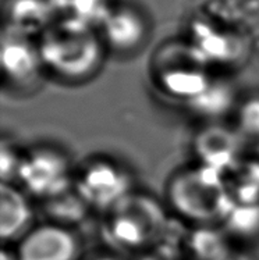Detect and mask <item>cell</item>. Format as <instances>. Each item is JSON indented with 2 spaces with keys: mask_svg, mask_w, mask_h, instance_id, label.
Wrapping results in <instances>:
<instances>
[{
  "mask_svg": "<svg viewBox=\"0 0 259 260\" xmlns=\"http://www.w3.org/2000/svg\"><path fill=\"white\" fill-rule=\"evenodd\" d=\"M166 197L181 220L195 225L222 223L234 205L226 174L198 163L170 177Z\"/></svg>",
  "mask_w": 259,
  "mask_h": 260,
  "instance_id": "cell-1",
  "label": "cell"
},
{
  "mask_svg": "<svg viewBox=\"0 0 259 260\" xmlns=\"http://www.w3.org/2000/svg\"><path fill=\"white\" fill-rule=\"evenodd\" d=\"M45 70L66 82H82L99 71L106 45L96 29L57 21L38 41Z\"/></svg>",
  "mask_w": 259,
  "mask_h": 260,
  "instance_id": "cell-2",
  "label": "cell"
},
{
  "mask_svg": "<svg viewBox=\"0 0 259 260\" xmlns=\"http://www.w3.org/2000/svg\"><path fill=\"white\" fill-rule=\"evenodd\" d=\"M106 230L114 245L145 253L163 239L167 216L163 206L151 195L131 192L107 212Z\"/></svg>",
  "mask_w": 259,
  "mask_h": 260,
  "instance_id": "cell-3",
  "label": "cell"
},
{
  "mask_svg": "<svg viewBox=\"0 0 259 260\" xmlns=\"http://www.w3.org/2000/svg\"><path fill=\"white\" fill-rule=\"evenodd\" d=\"M73 166L63 150L53 146H37L22 154L16 185L41 202L74 188Z\"/></svg>",
  "mask_w": 259,
  "mask_h": 260,
  "instance_id": "cell-4",
  "label": "cell"
},
{
  "mask_svg": "<svg viewBox=\"0 0 259 260\" xmlns=\"http://www.w3.org/2000/svg\"><path fill=\"white\" fill-rule=\"evenodd\" d=\"M74 189L91 209L106 213L134 192L131 177L123 166L105 157L88 160L75 171Z\"/></svg>",
  "mask_w": 259,
  "mask_h": 260,
  "instance_id": "cell-5",
  "label": "cell"
},
{
  "mask_svg": "<svg viewBox=\"0 0 259 260\" xmlns=\"http://www.w3.org/2000/svg\"><path fill=\"white\" fill-rule=\"evenodd\" d=\"M154 75L155 82L166 95L187 105L201 95L212 80L199 58L175 50L162 53L155 60Z\"/></svg>",
  "mask_w": 259,
  "mask_h": 260,
  "instance_id": "cell-6",
  "label": "cell"
},
{
  "mask_svg": "<svg viewBox=\"0 0 259 260\" xmlns=\"http://www.w3.org/2000/svg\"><path fill=\"white\" fill-rule=\"evenodd\" d=\"M16 252L20 260H79L82 242L75 229L46 221L28 231Z\"/></svg>",
  "mask_w": 259,
  "mask_h": 260,
  "instance_id": "cell-7",
  "label": "cell"
},
{
  "mask_svg": "<svg viewBox=\"0 0 259 260\" xmlns=\"http://www.w3.org/2000/svg\"><path fill=\"white\" fill-rule=\"evenodd\" d=\"M245 141L234 127L211 122L201 128L192 141L196 163L227 175L243 160Z\"/></svg>",
  "mask_w": 259,
  "mask_h": 260,
  "instance_id": "cell-8",
  "label": "cell"
},
{
  "mask_svg": "<svg viewBox=\"0 0 259 260\" xmlns=\"http://www.w3.org/2000/svg\"><path fill=\"white\" fill-rule=\"evenodd\" d=\"M45 70L38 42L31 37L9 29L2 42V71L5 82L14 88L34 84Z\"/></svg>",
  "mask_w": 259,
  "mask_h": 260,
  "instance_id": "cell-9",
  "label": "cell"
},
{
  "mask_svg": "<svg viewBox=\"0 0 259 260\" xmlns=\"http://www.w3.org/2000/svg\"><path fill=\"white\" fill-rule=\"evenodd\" d=\"M147 18L132 6L113 7L101 27V37L106 48L122 54L134 53L148 39Z\"/></svg>",
  "mask_w": 259,
  "mask_h": 260,
  "instance_id": "cell-10",
  "label": "cell"
},
{
  "mask_svg": "<svg viewBox=\"0 0 259 260\" xmlns=\"http://www.w3.org/2000/svg\"><path fill=\"white\" fill-rule=\"evenodd\" d=\"M34 227V209L28 195L16 184H2L0 237L3 244L20 241Z\"/></svg>",
  "mask_w": 259,
  "mask_h": 260,
  "instance_id": "cell-11",
  "label": "cell"
},
{
  "mask_svg": "<svg viewBox=\"0 0 259 260\" xmlns=\"http://www.w3.org/2000/svg\"><path fill=\"white\" fill-rule=\"evenodd\" d=\"M238 101L240 99L230 82L212 78L205 90L194 101H191L188 106L198 116L216 120L228 113L233 114Z\"/></svg>",
  "mask_w": 259,
  "mask_h": 260,
  "instance_id": "cell-12",
  "label": "cell"
},
{
  "mask_svg": "<svg viewBox=\"0 0 259 260\" xmlns=\"http://www.w3.org/2000/svg\"><path fill=\"white\" fill-rule=\"evenodd\" d=\"M230 237L213 225H198L184 242L187 253L194 260H227L233 255Z\"/></svg>",
  "mask_w": 259,
  "mask_h": 260,
  "instance_id": "cell-13",
  "label": "cell"
},
{
  "mask_svg": "<svg viewBox=\"0 0 259 260\" xmlns=\"http://www.w3.org/2000/svg\"><path fill=\"white\" fill-rule=\"evenodd\" d=\"M226 178L234 203H259V157L244 156Z\"/></svg>",
  "mask_w": 259,
  "mask_h": 260,
  "instance_id": "cell-14",
  "label": "cell"
},
{
  "mask_svg": "<svg viewBox=\"0 0 259 260\" xmlns=\"http://www.w3.org/2000/svg\"><path fill=\"white\" fill-rule=\"evenodd\" d=\"M42 203L43 212L46 214L49 223L70 229H74L77 224L82 223L91 210V207L79 197L74 188L59 197L43 201Z\"/></svg>",
  "mask_w": 259,
  "mask_h": 260,
  "instance_id": "cell-15",
  "label": "cell"
},
{
  "mask_svg": "<svg viewBox=\"0 0 259 260\" xmlns=\"http://www.w3.org/2000/svg\"><path fill=\"white\" fill-rule=\"evenodd\" d=\"M52 11V3L45 0H14L10 6V28L28 37L37 28L46 31L50 27L46 20Z\"/></svg>",
  "mask_w": 259,
  "mask_h": 260,
  "instance_id": "cell-16",
  "label": "cell"
},
{
  "mask_svg": "<svg viewBox=\"0 0 259 260\" xmlns=\"http://www.w3.org/2000/svg\"><path fill=\"white\" fill-rule=\"evenodd\" d=\"M223 230L232 239L252 241L259 237V203H234L222 221Z\"/></svg>",
  "mask_w": 259,
  "mask_h": 260,
  "instance_id": "cell-17",
  "label": "cell"
},
{
  "mask_svg": "<svg viewBox=\"0 0 259 260\" xmlns=\"http://www.w3.org/2000/svg\"><path fill=\"white\" fill-rule=\"evenodd\" d=\"M233 117L234 129L245 142H259V92L241 98Z\"/></svg>",
  "mask_w": 259,
  "mask_h": 260,
  "instance_id": "cell-18",
  "label": "cell"
},
{
  "mask_svg": "<svg viewBox=\"0 0 259 260\" xmlns=\"http://www.w3.org/2000/svg\"><path fill=\"white\" fill-rule=\"evenodd\" d=\"M0 154H2V169H0L2 184H16L24 152H20L16 148V145L3 139Z\"/></svg>",
  "mask_w": 259,
  "mask_h": 260,
  "instance_id": "cell-19",
  "label": "cell"
},
{
  "mask_svg": "<svg viewBox=\"0 0 259 260\" xmlns=\"http://www.w3.org/2000/svg\"><path fill=\"white\" fill-rule=\"evenodd\" d=\"M139 260H173V257H171V255L167 253V252H164V250L156 248V252H154V250L145 252L142 257Z\"/></svg>",
  "mask_w": 259,
  "mask_h": 260,
  "instance_id": "cell-20",
  "label": "cell"
},
{
  "mask_svg": "<svg viewBox=\"0 0 259 260\" xmlns=\"http://www.w3.org/2000/svg\"><path fill=\"white\" fill-rule=\"evenodd\" d=\"M0 260H20L17 256L16 250H9L7 248H3L2 250V259Z\"/></svg>",
  "mask_w": 259,
  "mask_h": 260,
  "instance_id": "cell-21",
  "label": "cell"
},
{
  "mask_svg": "<svg viewBox=\"0 0 259 260\" xmlns=\"http://www.w3.org/2000/svg\"><path fill=\"white\" fill-rule=\"evenodd\" d=\"M95 260H120V259H117V257H111V256H102V257H98V259Z\"/></svg>",
  "mask_w": 259,
  "mask_h": 260,
  "instance_id": "cell-22",
  "label": "cell"
},
{
  "mask_svg": "<svg viewBox=\"0 0 259 260\" xmlns=\"http://www.w3.org/2000/svg\"><path fill=\"white\" fill-rule=\"evenodd\" d=\"M227 260H245V259H244V257H240V256H237V255H234L233 253V255L230 256Z\"/></svg>",
  "mask_w": 259,
  "mask_h": 260,
  "instance_id": "cell-23",
  "label": "cell"
}]
</instances>
